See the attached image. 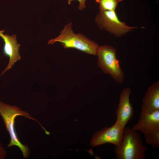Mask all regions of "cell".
Masks as SVG:
<instances>
[{
  "mask_svg": "<svg viewBox=\"0 0 159 159\" xmlns=\"http://www.w3.org/2000/svg\"><path fill=\"white\" fill-rule=\"evenodd\" d=\"M0 115L10 136V141L7 145L8 147H10L13 146L18 147L22 153L23 158L25 159L28 158L30 154L29 149L27 145L21 143L18 138L14 126L16 117L18 116L25 117L37 122L42 128L44 127L27 112L22 110L17 106L11 105L1 101H0Z\"/></svg>",
  "mask_w": 159,
  "mask_h": 159,
  "instance_id": "1",
  "label": "cell"
},
{
  "mask_svg": "<svg viewBox=\"0 0 159 159\" xmlns=\"http://www.w3.org/2000/svg\"><path fill=\"white\" fill-rule=\"evenodd\" d=\"M147 149L139 132L125 127L122 143L115 146L114 152L117 159H144Z\"/></svg>",
  "mask_w": 159,
  "mask_h": 159,
  "instance_id": "2",
  "label": "cell"
},
{
  "mask_svg": "<svg viewBox=\"0 0 159 159\" xmlns=\"http://www.w3.org/2000/svg\"><path fill=\"white\" fill-rule=\"evenodd\" d=\"M72 25L71 22L65 25L60 34L55 38L49 40L48 44H53L59 42L64 48H74L88 54L97 55L99 47L98 45L82 34L74 33Z\"/></svg>",
  "mask_w": 159,
  "mask_h": 159,
  "instance_id": "3",
  "label": "cell"
},
{
  "mask_svg": "<svg viewBox=\"0 0 159 159\" xmlns=\"http://www.w3.org/2000/svg\"><path fill=\"white\" fill-rule=\"evenodd\" d=\"M116 49L113 46L105 45L99 46L97 55V64L103 73L109 74L117 83H122L125 74L117 58Z\"/></svg>",
  "mask_w": 159,
  "mask_h": 159,
  "instance_id": "4",
  "label": "cell"
},
{
  "mask_svg": "<svg viewBox=\"0 0 159 159\" xmlns=\"http://www.w3.org/2000/svg\"><path fill=\"white\" fill-rule=\"evenodd\" d=\"M132 128L144 134L148 144L156 149L159 148V110L151 113L141 112L138 122Z\"/></svg>",
  "mask_w": 159,
  "mask_h": 159,
  "instance_id": "5",
  "label": "cell"
},
{
  "mask_svg": "<svg viewBox=\"0 0 159 159\" xmlns=\"http://www.w3.org/2000/svg\"><path fill=\"white\" fill-rule=\"evenodd\" d=\"M95 20L99 27L116 37L124 35L136 27L129 26L119 19L115 11L102 10L96 15Z\"/></svg>",
  "mask_w": 159,
  "mask_h": 159,
  "instance_id": "6",
  "label": "cell"
},
{
  "mask_svg": "<svg viewBox=\"0 0 159 159\" xmlns=\"http://www.w3.org/2000/svg\"><path fill=\"white\" fill-rule=\"evenodd\" d=\"M125 127L116 122L110 127H106L95 132L92 138L90 144L94 147L106 143L115 146L120 145L122 140Z\"/></svg>",
  "mask_w": 159,
  "mask_h": 159,
  "instance_id": "7",
  "label": "cell"
},
{
  "mask_svg": "<svg viewBox=\"0 0 159 159\" xmlns=\"http://www.w3.org/2000/svg\"><path fill=\"white\" fill-rule=\"evenodd\" d=\"M131 92V90L129 87L123 89L120 94L119 103L115 112L116 116V122L125 127L134 114V109L130 101Z\"/></svg>",
  "mask_w": 159,
  "mask_h": 159,
  "instance_id": "8",
  "label": "cell"
},
{
  "mask_svg": "<svg viewBox=\"0 0 159 159\" xmlns=\"http://www.w3.org/2000/svg\"><path fill=\"white\" fill-rule=\"evenodd\" d=\"M4 30H0V37L3 40L4 44L3 47L4 54L9 57V63L5 69L2 72L1 76L6 71L11 69L15 63L21 59L19 53L20 44H18L15 35L9 36V34H4Z\"/></svg>",
  "mask_w": 159,
  "mask_h": 159,
  "instance_id": "9",
  "label": "cell"
},
{
  "mask_svg": "<svg viewBox=\"0 0 159 159\" xmlns=\"http://www.w3.org/2000/svg\"><path fill=\"white\" fill-rule=\"evenodd\" d=\"M159 110V81L154 82L148 89L142 101L141 112L151 113Z\"/></svg>",
  "mask_w": 159,
  "mask_h": 159,
  "instance_id": "10",
  "label": "cell"
},
{
  "mask_svg": "<svg viewBox=\"0 0 159 159\" xmlns=\"http://www.w3.org/2000/svg\"><path fill=\"white\" fill-rule=\"evenodd\" d=\"M123 0H95L99 4L100 10L115 11L118 4Z\"/></svg>",
  "mask_w": 159,
  "mask_h": 159,
  "instance_id": "11",
  "label": "cell"
},
{
  "mask_svg": "<svg viewBox=\"0 0 159 159\" xmlns=\"http://www.w3.org/2000/svg\"><path fill=\"white\" fill-rule=\"evenodd\" d=\"M74 0H68V4H71V2ZM79 2V5L78 7V9L82 10L85 9L86 7L85 4V1L86 0H77Z\"/></svg>",
  "mask_w": 159,
  "mask_h": 159,
  "instance_id": "12",
  "label": "cell"
},
{
  "mask_svg": "<svg viewBox=\"0 0 159 159\" xmlns=\"http://www.w3.org/2000/svg\"><path fill=\"white\" fill-rule=\"evenodd\" d=\"M7 154L5 148L0 143V159H5Z\"/></svg>",
  "mask_w": 159,
  "mask_h": 159,
  "instance_id": "13",
  "label": "cell"
}]
</instances>
